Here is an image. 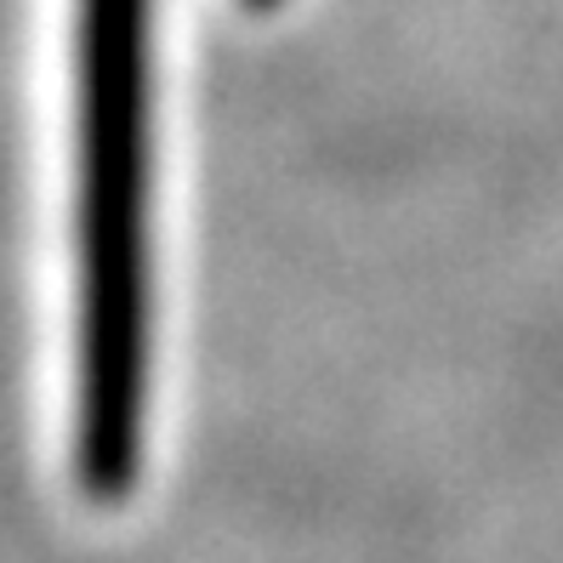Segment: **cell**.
Segmentation results:
<instances>
[{
	"instance_id": "1",
	"label": "cell",
	"mask_w": 563,
	"mask_h": 563,
	"mask_svg": "<svg viewBox=\"0 0 563 563\" xmlns=\"http://www.w3.org/2000/svg\"><path fill=\"white\" fill-rule=\"evenodd\" d=\"M148 7L80 0V393L75 461L97 501H120L137 478L148 405Z\"/></svg>"
},
{
	"instance_id": "2",
	"label": "cell",
	"mask_w": 563,
	"mask_h": 563,
	"mask_svg": "<svg viewBox=\"0 0 563 563\" xmlns=\"http://www.w3.org/2000/svg\"><path fill=\"white\" fill-rule=\"evenodd\" d=\"M245 7H274V0H245Z\"/></svg>"
}]
</instances>
